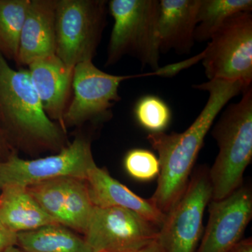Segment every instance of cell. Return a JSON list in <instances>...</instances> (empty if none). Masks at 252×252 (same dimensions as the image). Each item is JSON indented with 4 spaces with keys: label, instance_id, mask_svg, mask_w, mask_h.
I'll return each mask as SVG.
<instances>
[{
    "label": "cell",
    "instance_id": "obj_16",
    "mask_svg": "<svg viewBox=\"0 0 252 252\" xmlns=\"http://www.w3.org/2000/svg\"><path fill=\"white\" fill-rule=\"evenodd\" d=\"M0 189V225L18 233L58 223L38 205L27 187L10 184Z\"/></svg>",
    "mask_w": 252,
    "mask_h": 252
},
{
    "label": "cell",
    "instance_id": "obj_5",
    "mask_svg": "<svg viewBox=\"0 0 252 252\" xmlns=\"http://www.w3.org/2000/svg\"><path fill=\"white\" fill-rule=\"evenodd\" d=\"M107 1L57 0L56 55L68 67L93 61L102 37Z\"/></svg>",
    "mask_w": 252,
    "mask_h": 252
},
{
    "label": "cell",
    "instance_id": "obj_12",
    "mask_svg": "<svg viewBox=\"0 0 252 252\" xmlns=\"http://www.w3.org/2000/svg\"><path fill=\"white\" fill-rule=\"evenodd\" d=\"M31 82L46 115L64 130L63 116L72 89L74 68L56 54L36 60L28 65Z\"/></svg>",
    "mask_w": 252,
    "mask_h": 252
},
{
    "label": "cell",
    "instance_id": "obj_9",
    "mask_svg": "<svg viewBox=\"0 0 252 252\" xmlns=\"http://www.w3.org/2000/svg\"><path fill=\"white\" fill-rule=\"evenodd\" d=\"M144 76L157 74L153 72L139 75H113L98 69L93 61L79 63L74 68V96L63 116V127L65 129L107 119L113 106L121 99L119 88L123 81Z\"/></svg>",
    "mask_w": 252,
    "mask_h": 252
},
{
    "label": "cell",
    "instance_id": "obj_6",
    "mask_svg": "<svg viewBox=\"0 0 252 252\" xmlns=\"http://www.w3.org/2000/svg\"><path fill=\"white\" fill-rule=\"evenodd\" d=\"M210 40L202 59L209 81H234L246 88L251 86V13H239L228 18Z\"/></svg>",
    "mask_w": 252,
    "mask_h": 252
},
{
    "label": "cell",
    "instance_id": "obj_25",
    "mask_svg": "<svg viewBox=\"0 0 252 252\" xmlns=\"http://www.w3.org/2000/svg\"><path fill=\"white\" fill-rule=\"evenodd\" d=\"M228 252H252V239H242Z\"/></svg>",
    "mask_w": 252,
    "mask_h": 252
},
{
    "label": "cell",
    "instance_id": "obj_4",
    "mask_svg": "<svg viewBox=\"0 0 252 252\" xmlns=\"http://www.w3.org/2000/svg\"><path fill=\"white\" fill-rule=\"evenodd\" d=\"M109 10L114 18L106 66L130 56L154 72L160 69L157 26L158 0H112Z\"/></svg>",
    "mask_w": 252,
    "mask_h": 252
},
{
    "label": "cell",
    "instance_id": "obj_10",
    "mask_svg": "<svg viewBox=\"0 0 252 252\" xmlns=\"http://www.w3.org/2000/svg\"><path fill=\"white\" fill-rule=\"evenodd\" d=\"M160 228L139 214L118 207H94L84 238L94 252L137 250L157 240Z\"/></svg>",
    "mask_w": 252,
    "mask_h": 252
},
{
    "label": "cell",
    "instance_id": "obj_14",
    "mask_svg": "<svg viewBox=\"0 0 252 252\" xmlns=\"http://www.w3.org/2000/svg\"><path fill=\"white\" fill-rule=\"evenodd\" d=\"M57 0H30L20 38L18 65L56 54Z\"/></svg>",
    "mask_w": 252,
    "mask_h": 252
},
{
    "label": "cell",
    "instance_id": "obj_13",
    "mask_svg": "<svg viewBox=\"0 0 252 252\" xmlns=\"http://www.w3.org/2000/svg\"><path fill=\"white\" fill-rule=\"evenodd\" d=\"M201 0H160L157 35L160 54H189L195 43Z\"/></svg>",
    "mask_w": 252,
    "mask_h": 252
},
{
    "label": "cell",
    "instance_id": "obj_24",
    "mask_svg": "<svg viewBox=\"0 0 252 252\" xmlns=\"http://www.w3.org/2000/svg\"><path fill=\"white\" fill-rule=\"evenodd\" d=\"M14 153H17V152L15 151L9 143L4 131L0 126V161L6 160L9 156Z\"/></svg>",
    "mask_w": 252,
    "mask_h": 252
},
{
    "label": "cell",
    "instance_id": "obj_19",
    "mask_svg": "<svg viewBox=\"0 0 252 252\" xmlns=\"http://www.w3.org/2000/svg\"><path fill=\"white\" fill-rule=\"evenodd\" d=\"M29 2L30 0H0V54L16 64Z\"/></svg>",
    "mask_w": 252,
    "mask_h": 252
},
{
    "label": "cell",
    "instance_id": "obj_18",
    "mask_svg": "<svg viewBox=\"0 0 252 252\" xmlns=\"http://www.w3.org/2000/svg\"><path fill=\"white\" fill-rule=\"evenodd\" d=\"M252 0H201L198 12L195 41L210 40L230 17L239 13H251Z\"/></svg>",
    "mask_w": 252,
    "mask_h": 252
},
{
    "label": "cell",
    "instance_id": "obj_26",
    "mask_svg": "<svg viewBox=\"0 0 252 252\" xmlns=\"http://www.w3.org/2000/svg\"><path fill=\"white\" fill-rule=\"evenodd\" d=\"M123 252H164L163 250L159 243H158L157 240L152 242V243L142 247L137 250H131V251Z\"/></svg>",
    "mask_w": 252,
    "mask_h": 252
},
{
    "label": "cell",
    "instance_id": "obj_21",
    "mask_svg": "<svg viewBox=\"0 0 252 252\" xmlns=\"http://www.w3.org/2000/svg\"><path fill=\"white\" fill-rule=\"evenodd\" d=\"M134 114L137 123L150 133L164 132L171 122L170 107L156 95L149 94L139 99Z\"/></svg>",
    "mask_w": 252,
    "mask_h": 252
},
{
    "label": "cell",
    "instance_id": "obj_22",
    "mask_svg": "<svg viewBox=\"0 0 252 252\" xmlns=\"http://www.w3.org/2000/svg\"><path fill=\"white\" fill-rule=\"evenodd\" d=\"M124 167L131 177L140 182L153 180L160 172L158 158L153 152L144 149L129 151L124 158Z\"/></svg>",
    "mask_w": 252,
    "mask_h": 252
},
{
    "label": "cell",
    "instance_id": "obj_20",
    "mask_svg": "<svg viewBox=\"0 0 252 252\" xmlns=\"http://www.w3.org/2000/svg\"><path fill=\"white\" fill-rule=\"evenodd\" d=\"M94 207L86 180L77 177H66L64 226L83 236Z\"/></svg>",
    "mask_w": 252,
    "mask_h": 252
},
{
    "label": "cell",
    "instance_id": "obj_23",
    "mask_svg": "<svg viewBox=\"0 0 252 252\" xmlns=\"http://www.w3.org/2000/svg\"><path fill=\"white\" fill-rule=\"evenodd\" d=\"M17 233L0 225V252L11 246H16Z\"/></svg>",
    "mask_w": 252,
    "mask_h": 252
},
{
    "label": "cell",
    "instance_id": "obj_7",
    "mask_svg": "<svg viewBox=\"0 0 252 252\" xmlns=\"http://www.w3.org/2000/svg\"><path fill=\"white\" fill-rule=\"evenodd\" d=\"M212 198L209 167H197L159 229L157 241L164 252L196 251L203 234L204 213Z\"/></svg>",
    "mask_w": 252,
    "mask_h": 252
},
{
    "label": "cell",
    "instance_id": "obj_11",
    "mask_svg": "<svg viewBox=\"0 0 252 252\" xmlns=\"http://www.w3.org/2000/svg\"><path fill=\"white\" fill-rule=\"evenodd\" d=\"M206 228L195 252H228L243 239L252 218V193L242 186L226 198L208 205Z\"/></svg>",
    "mask_w": 252,
    "mask_h": 252
},
{
    "label": "cell",
    "instance_id": "obj_1",
    "mask_svg": "<svg viewBox=\"0 0 252 252\" xmlns=\"http://www.w3.org/2000/svg\"><path fill=\"white\" fill-rule=\"evenodd\" d=\"M195 89L208 92L206 104L189 128L180 133H149L147 139L158 154L160 172L150 198L165 215L179 201L188 185L205 137L225 104L248 88L234 81L210 80Z\"/></svg>",
    "mask_w": 252,
    "mask_h": 252
},
{
    "label": "cell",
    "instance_id": "obj_3",
    "mask_svg": "<svg viewBox=\"0 0 252 252\" xmlns=\"http://www.w3.org/2000/svg\"><path fill=\"white\" fill-rule=\"evenodd\" d=\"M243 94L238 102L225 109L212 130L219 147L209 168L213 200L226 198L243 185L244 173L252 161V86Z\"/></svg>",
    "mask_w": 252,
    "mask_h": 252
},
{
    "label": "cell",
    "instance_id": "obj_17",
    "mask_svg": "<svg viewBox=\"0 0 252 252\" xmlns=\"http://www.w3.org/2000/svg\"><path fill=\"white\" fill-rule=\"evenodd\" d=\"M16 246L28 252H94L82 235L59 223L17 233Z\"/></svg>",
    "mask_w": 252,
    "mask_h": 252
},
{
    "label": "cell",
    "instance_id": "obj_15",
    "mask_svg": "<svg viewBox=\"0 0 252 252\" xmlns=\"http://www.w3.org/2000/svg\"><path fill=\"white\" fill-rule=\"evenodd\" d=\"M86 181L94 207H122L139 214L159 228L162 226L166 215L150 199L141 198L96 163L89 169Z\"/></svg>",
    "mask_w": 252,
    "mask_h": 252
},
{
    "label": "cell",
    "instance_id": "obj_8",
    "mask_svg": "<svg viewBox=\"0 0 252 252\" xmlns=\"http://www.w3.org/2000/svg\"><path fill=\"white\" fill-rule=\"evenodd\" d=\"M94 164L90 141L79 136L59 153L32 160L21 158L14 153L0 161V189L10 184L27 187L63 177L86 180Z\"/></svg>",
    "mask_w": 252,
    "mask_h": 252
},
{
    "label": "cell",
    "instance_id": "obj_27",
    "mask_svg": "<svg viewBox=\"0 0 252 252\" xmlns=\"http://www.w3.org/2000/svg\"><path fill=\"white\" fill-rule=\"evenodd\" d=\"M1 252H28L19 248H16V246H11L6 248L4 251Z\"/></svg>",
    "mask_w": 252,
    "mask_h": 252
},
{
    "label": "cell",
    "instance_id": "obj_2",
    "mask_svg": "<svg viewBox=\"0 0 252 252\" xmlns=\"http://www.w3.org/2000/svg\"><path fill=\"white\" fill-rule=\"evenodd\" d=\"M0 126L16 152L59 153L65 130L46 115L27 69H13L0 54Z\"/></svg>",
    "mask_w": 252,
    "mask_h": 252
}]
</instances>
